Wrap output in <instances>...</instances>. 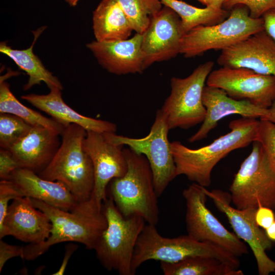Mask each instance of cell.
I'll return each instance as SVG.
<instances>
[{
	"label": "cell",
	"instance_id": "cell-1",
	"mask_svg": "<svg viewBox=\"0 0 275 275\" xmlns=\"http://www.w3.org/2000/svg\"><path fill=\"white\" fill-rule=\"evenodd\" d=\"M33 205L49 218L51 229L49 237L43 242L23 246L22 259L35 260L52 245L64 242L74 241L93 250L107 222L103 210L91 196L88 200L78 202L70 211L54 207L40 200L31 199Z\"/></svg>",
	"mask_w": 275,
	"mask_h": 275
},
{
	"label": "cell",
	"instance_id": "cell-2",
	"mask_svg": "<svg viewBox=\"0 0 275 275\" xmlns=\"http://www.w3.org/2000/svg\"><path fill=\"white\" fill-rule=\"evenodd\" d=\"M230 131L199 149L188 148L179 141L171 142L176 176L187 178L203 187L211 183L214 167L229 153L257 141L259 120L241 118L230 122Z\"/></svg>",
	"mask_w": 275,
	"mask_h": 275
},
{
	"label": "cell",
	"instance_id": "cell-3",
	"mask_svg": "<svg viewBox=\"0 0 275 275\" xmlns=\"http://www.w3.org/2000/svg\"><path fill=\"white\" fill-rule=\"evenodd\" d=\"M127 163L124 176L114 178L107 188V196L113 200L125 217L138 215L147 224L156 225L159 210L152 170L146 157L130 148H123Z\"/></svg>",
	"mask_w": 275,
	"mask_h": 275
},
{
	"label": "cell",
	"instance_id": "cell-4",
	"mask_svg": "<svg viewBox=\"0 0 275 275\" xmlns=\"http://www.w3.org/2000/svg\"><path fill=\"white\" fill-rule=\"evenodd\" d=\"M86 134L77 124L66 127L56 154L46 168L37 174L43 179L64 183L78 202L91 197L94 185L92 162L83 146Z\"/></svg>",
	"mask_w": 275,
	"mask_h": 275
},
{
	"label": "cell",
	"instance_id": "cell-5",
	"mask_svg": "<svg viewBox=\"0 0 275 275\" xmlns=\"http://www.w3.org/2000/svg\"><path fill=\"white\" fill-rule=\"evenodd\" d=\"M202 256L209 257L239 268L237 257L219 246L197 241L188 235L174 238L161 236L155 225L146 224L136 241L131 264L134 275L144 262L153 260L176 262L186 258Z\"/></svg>",
	"mask_w": 275,
	"mask_h": 275
},
{
	"label": "cell",
	"instance_id": "cell-6",
	"mask_svg": "<svg viewBox=\"0 0 275 275\" xmlns=\"http://www.w3.org/2000/svg\"><path fill=\"white\" fill-rule=\"evenodd\" d=\"M102 206L107 226L94 249L96 257L107 270L117 271L120 275H133L134 249L146 223L138 215L124 217L108 196Z\"/></svg>",
	"mask_w": 275,
	"mask_h": 275
},
{
	"label": "cell",
	"instance_id": "cell-7",
	"mask_svg": "<svg viewBox=\"0 0 275 275\" xmlns=\"http://www.w3.org/2000/svg\"><path fill=\"white\" fill-rule=\"evenodd\" d=\"M263 30L262 18L252 17L247 7L238 5L223 21L198 26L185 33L181 41L180 53L193 58L211 49L222 50Z\"/></svg>",
	"mask_w": 275,
	"mask_h": 275
},
{
	"label": "cell",
	"instance_id": "cell-8",
	"mask_svg": "<svg viewBox=\"0 0 275 275\" xmlns=\"http://www.w3.org/2000/svg\"><path fill=\"white\" fill-rule=\"evenodd\" d=\"M231 202L239 209H275V172L260 142H253L230 187Z\"/></svg>",
	"mask_w": 275,
	"mask_h": 275
},
{
	"label": "cell",
	"instance_id": "cell-9",
	"mask_svg": "<svg viewBox=\"0 0 275 275\" xmlns=\"http://www.w3.org/2000/svg\"><path fill=\"white\" fill-rule=\"evenodd\" d=\"M213 66L214 62L209 61L199 65L185 78H171V93L160 109L170 130L188 129L203 122L206 110L203 91Z\"/></svg>",
	"mask_w": 275,
	"mask_h": 275
},
{
	"label": "cell",
	"instance_id": "cell-10",
	"mask_svg": "<svg viewBox=\"0 0 275 275\" xmlns=\"http://www.w3.org/2000/svg\"><path fill=\"white\" fill-rule=\"evenodd\" d=\"M169 130L166 119L159 109L149 133L144 138H130L118 135L116 132L104 133L111 143L127 145L135 153L146 157L152 170L154 187L158 197L177 176L171 142L168 140Z\"/></svg>",
	"mask_w": 275,
	"mask_h": 275
},
{
	"label": "cell",
	"instance_id": "cell-11",
	"mask_svg": "<svg viewBox=\"0 0 275 275\" xmlns=\"http://www.w3.org/2000/svg\"><path fill=\"white\" fill-rule=\"evenodd\" d=\"M203 187L193 183L182 193L187 235L197 241L219 246L237 257L247 254L245 242L228 230L206 206L208 197Z\"/></svg>",
	"mask_w": 275,
	"mask_h": 275
},
{
	"label": "cell",
	"instance_id": "cell-12",
	"mask_svg": "<svg viewBox=\"0 0 275 275\" xmlns=\"http://www.w3.org/2000/svg\"><path fill=\"white\" fill-rule=\"evenodd\" d=\"M219 211L225 214L235 234L251 249L256 260L260 275L275 272V262L269 258L266 251L272 246V242L260 228L255 219L256 209H239L231 205L230 193L219 189L208 190L203 187Z\"/></svg>",
	"mask_w": 275,
	"mask_h": 275
},
{
	"label": "cell",
	"instance_id": "cell-13",
	"mask_svg": "<svg viewBox=\"0 0 275 275\" xmlns=\"http://www.w3.org/2000/svg\"><path fill=\"white\" fill-rule=\"evenodd\" d=\"M206 83L233 99L246 100L264 109L275 100V77L245 68L222 66L210 73Z\"/></svg>",
	"mask_w": 275,
	"mask_h": 275
},
{
	"label": "cell",
	"instance_id": "cell-14",
	"mask_svg": "<svg viewBox=\"0 0 275 275\" xmlns=\"http://www.w3.org/2000/svg\"><path fill=\"white\" fill-rule=\"evenodd\" d=\"M179 15L164 6L151 17L146 30L142 34V50L145 70L152 64L175 58L180 53L185 34Z\"/></svg>",
	"mask_w": 275,
	"mask_h": 275
},
{
	"label": "cell",
	"instance_id": "cell-15",
	"mask_svg": "<svg viewBox=\"0 0 275 275\" xmlns=\"http://www.w3.org/2000/svg\"><path fill=\"white\" fill-rule=\"evenodd\" d=\"M83 146L93 166L94 185L91 196L102 205L107 198L109 182L124 176L127 170L123 145L111 143L104 133L89 131Z\"/></svg>",
	"mask_w": 275,
	"mask_h": 275
},
{
	"label": "cell",
	"instance_id": "cell-16",
	"mask_svg": "<svg viewBox=\"0 0 275 275\" xmlns=\"http://www.w3.org/2000/svg\"><path fill=\"white\" fill-rule=\"evenodd\" d=\"M217 62L222 67L245 68L275 77V41L261 31L222 50Z\"/></svg>",
	"mask_w": 275,
	"mask_h": 275
},
{
	"label": "cell",
	"instance_id": "cell-17",
	"mask_svg": "<svg viewBox=\"0 0 275 275\" xmlns=\"http://www.w3.org/2000/svg\"><path fill=\"white\" fill-rule=\"evenodd\" d=\"M51 223L46 214L36 208L29 197L13 200L0 227V239L11 235L30 244L44 241L49 236Z\"/></svg>",
	"mask_w": 275,
	"mask_h": 275
},
{
	"label": "cell",
	"instance_id": "cell-18",
	"mask_svg": "<svg viewBox=\"0 0 275 275\" xmlns=\"http://www.w3.org/2000/svg\"><path fill=\"white\" fill-rule=\"evenodd\" d=\"M202 100L206 110V117L198 131L188 140L194 143L207 137L209 133L223 118L239 115L242 118L265 119L269 109L256 106L246 100H236L229 96L223 90L208 86H205Z\"/></svg>",
	"mask_w": 275,
	"mask_h": 275
},
{
	"label": "cell",
	"instance_id": "cell-19",
	"mask_svg": "<svg viewBox=\"0 0 275 275\" xmlns=\"http://www.w3.org/2000/svg\"><path fill=\"white\" fill-rule=\"evenodd\" d=\"M142 42V35L136 33L126 39L93 41L87 44V47L98 63L111 73L141 74L145 70Z\"/></svg>",
	"mask_w": 275,
	"mask_h": 275
},
{
	"label": "cell",
	"instance_id": "cell-20",
	"mask_svg": "<svg viewBox=\"0 0 275 275\" xmlns=\"http://www.w3.org/2000/svg\"><path fill=\"white\" fill-rule=\"evenodd\" d=\"M59 135L43 126H33L29 133L8 150L19 164L39 174L50 162L61 143Z\"/></svg>",
	"mask_w": 275,
	"mask_h": 275
},
{
	"label": "cell",
	"instance_id": "cell-21",
	"mask_svg": "<svg viewBox=\"0 0 275 275\" xmlns=\"http://www.w3.org/2000/svg\"><path fill=\"white\" fill-rule=\"evenodd\" d=\"M9 180L14 183L23 197L40 200L65 211L72 210L78 203L63 182L43 179L27 169L16 170Z\"/></svg>",
	"mask_w": 275,
	"mask_h": 275
},
{
	"label": "cell",
	"instance_id": "cell-22",
	"mask_svg": "<svg viewBox=\"0 0 275 275\" xmlns=\"http://www.w3.org/2000/svg\"><path fill=\"white\" fill-rule=\"evenodd\" d=\"M61 90L54 87L45 95L30 94L21 96L40 111L47 113L52 118L67 127L76 124L83 127L87 131L99 133H114L117 130L116 124L109 121L97 119L83 116L74 111L63 100Z\"/></svg>",
	"mask_w": 275,
	"mask_h": 275
},
{
	"label": "cell",
	"instance_id": "cell-23",
	"mask_svg": "<svg viewBox=\"0 0 275 275\" xmlns=\"http://www.w3.org/2000/svg\"><path fill=\"white\" fill-rule=\"evenodd\" d=\"M93 30L99 42L129 38L133 29L119 3L102 0L93 13Z\"/></svg>",
	"mask_w": 275,
	"mask_h": 275
},
{
	"label": "cell",
	"instance_id": "cell-24",
	"mask_svg": "<svg viewBox=\"0 0 275 275\" xmlns=\"http://www.w3.org/2000/svg\"><path fill=\"white\" fill-rule=\"evenodd\" d=\"M45 28L42 27L33 32L34 39L31 46L25 49H13L5 42L0 44V52L13 60L18 67L25 71L29 76V79L23 86L24 90H28L36 85L43 81L49 89L57 87L62 90L63 87L59 79L54 76L43 65L40 59L33 51V46L37 39Z\"/></svg>",
	"mask_w": 275,
	"mask_h": 275
},
{
	"label": "cell",
	"instance_id": "cell-25",
	"mask_svg": "<svg viewBox=\"0 0 275 275\" xmlns=\"http://www.w3.org/2000/svg\"><path fill=\"white\" fill-rule=\"evenodd\" d=\"M164 275H243V272L218 259L202 256L176 262H160Z\"/></svg>",
	"mask_w": 275,
	"mask_h": 275
},
{
	"label": "cell",
	"instance_id": "cell-26",
	"mask_svg": "<svg viewBox=\"0 0 275 275\" xmlns=\"http://www.w3.org/2000/svg\"><path fill=\"white\" fill-rule=\"evenodd\" d=\"M6 79L5 75L1 76L0 113L15 115L33 126H43L62 135L66 127L53 118H47L21 103L11 91Z\"/></svg>",
	"mask_w": 275,
	"mask_h": 275
},
{
	"label": "cell",
	"instance_id": "cell-27",
	"mask_svg": "<svg viewBox=\"0 0 275 275\" xmlns=\"http://www.w3.org/2000/svg\"><path fill=\"white\" fill-rule=\"evenodd\" d=\"M163 5L173 9L180 17L185 33L201 25L209 26L225 20L230 11L223 8H197L180 0H160Z\"/></svg>",
	"mask_w": 275,
	"mask_h": 275
},
{
	"label": "cell",
	"instance_id": "cell-28",
	"mask_svg": "<svg viewBox=\"0 0 275 275\" xmlns=\"http://www.w3.org/2000/svg\"><path fill=\"white\" fill-rule=\"evenodd\" d=\"M120 5L136 33L142 34L152 16L162 8L160 0H116Z\"/></svg>",
	"mask_w": 275,
	"mask_h": 275
},
{
	"label": "cell",
	"instance_id": "cell-29",
	"mask_svg": "<svg viewBox=\"0 0 275 275\" xmlns=\"http://www.w3.org/2000/svg\"><path fill=\"white\" fill-rule=\"evenodd\" d=\"M33 126L15 115L0 113V147L8 149L25 136Z\"/></svg>",
	"mask_w": 275,
	"mask_h": 275
},
{
	"label": "cell",
	"instance_id": "cell-30",
	"mask_svg": "<svg viewBox=\"0 0 275 275\" xmlns=\"http://www.w3.org/2000/svg\"><path fill=\"white\" fill-rule=\"evenodd\" d=\"M257 141L262 144L269 164L275 172V124L260 119Z\"/></svg>",
	"mask_w": 275,
	"mask_h": 275
},
{
	"label": "cell",
	"instance_id": "cell-31",
	"mask_svg": "<svg viewBox=\"0 0 275 275\" xmlns=\"http://www.w3.org/2000/svg\"><path fill=\"white\" fill-rule=\"evenodd\" d=\"M238 5L248 7L250 15L254 18L261 17L267 10L275 7V0H226L223 8L228 10Z\"/></svg>",
	"mask_w": 275,
	"mask_h": 275
},
{
	"label": "cell",
	"instance_id": "cell-32",
	"mask_svg": "<svg viewBox=\"0 0 275 275\" xmlns=\"http://www.w3.org/2000/svg\"><path fill=\"white\" fill-rule=\"evenodd\" d=\"M23 197L20 191L10 180L0 181V227L3 224L11 200Z\"/></svg>",
	"mask_w": 275,
	"mask_h": 275
},
{
	"label": "cell",
	"instance_id": "cell-33",
	"mask_svg": "<svg viewBox=\"0 0 275 275\" xmlns=\"http://www.w3.org/2000/svg\"><path fill=\"white\" fill-rule=\"evenodd\" d=\"M19 168V164L11 152L8 149L1 148V180H9L12 173Z\"/></svg>",
	"mask_w": 275,
	"mask_h": 275
},
{
	"label": "cell",
	"instance_id": "cell-34",
	"mask_svg": "<svg viewBox=\"0 0 275 275\" xmlns=\"http://www.w3.org/2000/svg\"><path fill=\"white\" fill-rule=\"evenodd\" d=\"M23 248L16 245L8 244L3 240H0V272L5 263L10 259L14 257L22 258Z\"/></svg>",
	"mask_w": 275,
	"mask_h": 275
},
{
	"label": "cell",
	"instance_id": "cell-35",
	"mask_svg": "<svg viewBox=\"0 0 275 275\" xmlns=\"http://www.w3.org/2000/svg\"><path fill=\"white\" fill-rule=\"evenodd\" d=\"M255 219L257 225L265 230L275 221L272 209L265 206H259L256 211Z\"/></svg>",
	"mask_w": 275,
	"mask_h": 275
},
{
	"label": "cell",
	"instance_id": "cell-36",
	"mask_svg": "<svg viewBox=\"0 0 275 275\" xmlns=\"http://www.w3.org/2000/svg\"><path fill=\"white\" fill-rule=\"evenodd\" d=\"M264 31L275 41V7L266 11L261 16Z\"/></svg>",
	"mask_w": 275,
	"mask_h": 275
},
{
	"label": "cell",
	"instance_id": "cell-37",
	"mask_svg": "<svg viewBox=\"0 0 275 275\" xmlns=\"http://www.w3.org/2000/svg\"><path fill=\"white\" fill-rule=\"evenodd\" d=\"M77 246L76 245L70 244L67 246L66 249V252L64 255V258L63 259L62 263L58 270L53 273L54 275H62L63 274L65 270L66 269L68 260L73 254V253L77 249Z\"/></svg>",
	"mask_w": 275,
	"mask_h": 275
},
{
	"label": "cell",
	"instance_id": "cell-38",
	"mask_svg": "<svg viewBox=\"0 0 275 275\" xmlns=\"http://www.w3.org/2000/svg\"><path fill=\"white\" fill-rule=\"evenodd\" d=\"M206 7L213 8H223V5L226 0H198Z\"/></svg>",
	"mask_w": 275,
	"mask_h": 275
},
{
	"label": "cell",
	"instance_id": "cell-39",
	"mask_svg": "<svg viewBox=\"0 0 275 275\" xmlns=\"http://www.w3.org/2000/svg\"><path fill=\"white\" fill-rule=\"evenodd\" d=\"M265 233L270 240L275 241V221L268 228L265 229Z\"/></svg>",
	"mask_w": 275,
	"mask_h": 275
},
{
	"label": "cell",
	"instance_id": "cell-40",
	"mask_svg": "<svg viewBox=\"0 0 275 275\" xmlns=\"http://www.w3.org/2000/svg\"><path fill=\"white\" fill-rule=\"evenodd\" d=\"M268 109V115L265 119H263L268 120L275 124V100L273 101Z\"/></svg>",
	"mask_w": 275,
	"mask_h": 275
},
{
	"label": "cell",
	"instance_id": "cell-41",
	"mask_svg": "<svg viewBox=\"0 0 275 275\" xmlns=\"http://www.w3.org/2000/svg\"><path fill=\"white\" fill-rule=\"evenodd\" d=\"M79 0H65L71 6H75Z\"/></svg>",
	"mask_w": 275,
	"mask_h": 275
}]
</instances>
